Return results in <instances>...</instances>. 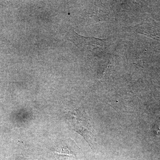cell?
I'll list each match as a JSON object with an SVG mask.
<instances>
[{"label":"cell","mask_w":160,"mask_h":160,"mask_svg":"<svg viewBox=\"0 0 160 160\" xmlns=\"http://www.w3.org/2000/svg\"><path fill=\"white\" fill-rule=\"evenodd\" d=\"M67 39L74 43L81 51L86 53H96L104 50L105 47V41L95 38L81 36L73 30L67 32Z\"/></svg>","instance_id":"1"}]
</instances>
